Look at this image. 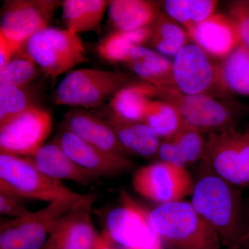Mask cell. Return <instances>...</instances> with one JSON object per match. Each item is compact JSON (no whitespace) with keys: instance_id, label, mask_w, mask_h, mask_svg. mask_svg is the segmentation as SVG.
I'll use <instances>...</instances> for the list:
<instances>
[{"instance_id":"e575fe53","label":"cell","mask_w":249,"mask_h":249,"mask_svg":"<svg viewBox=\"0 0 249 249\" xmlns=\"http://www.w3.org/2000/svg\"><path fill=\"white\" fill-rule=\"evenodd\" d=\"M17 52L6 37L0 33V69L4 67Z\"/></svg>"},{"instance_id":"8d00e7d4","label":"cell","mask_w":249,"mask_h":249,"mask_svg":"<svg viewBox=\"0 0 249 249\" xmlns=\"http://www.w3.org/2000/svg\"><path fill=\"white\" fill-rule=\"evenodd\" d=\"M245 224L247 235H246L245 243L249 240V202L245 208Z\"/></svg>"},{"instance_id":"4fadbf2b","label":"cell","mask_w":249,"mask_h":249,"mask_svg":"<svg viewBox=\"0 0 249 249\" xmlns=\"http://www.w3.org/2000/svg\"><path fill=\"white\" fill-rule=\"evenodd\" d=\"M174 87L185 94L208 95L211 90L223 88L218 65L196 44H187L173 62Z\"/></svg>"},{"instance_id":"3957f363","label":"cell","mask_w":249,"mask_h":249,"mask_svg":"<svg viewBox=\"0 0 249 249\" xmlns=\"http://www.w3.org/2000/svg\"><path fill=\"white\" fill-rule=\"evenodd\" d=\"M22 50L52 79L88 61L79 34L71 29L45 28L30 37Z\"/></svg>"},{"instance_id":"d590c367","label":"cell","mask_w":249,"mask_h":249,"mask_svg":"<svg viewBox=\"0 0 249 249\" xmlns=\"http://www.w3.org/2000/svg\"><path fill=\"white\" fill-rule=\"evenodd\" d=\"M92 249H117L112 245L110 241L108 240L103 234L98 233L94 245Z\"/></svg>"},{"instance_id":"8992f818","label":"cell","mask_w":249,"mask_h":249,"mask_svg":"<svg viewBox=\"0 0 249 249\" xmlns=\"http://www.w3.org/2000/svg\"><path fill=\"white\" fill-rule=\"evenodd\" d=\"M85 194L62 198L27 216L1 223L0 249H41L55 221L73 209Z\"/></svg>"},{"instance_id":"83f0119b","label":"cell","mask_w":249,"mask_h":249,"mask_svg":"<svg viewBox=\"0 0 249 249\" xmlns=\"http://www.w3.org/2000/svg\"><path fill=\"white\" fill-rule=\"evenodd\" d=\"M182 120L179 111L170 103L150 100L147 103L142 122L153 129L160 138L170 140Z\"/></svg>"},{"instance_id":"7402d4cb","label":"cell","mask_w":249,"mask_h":249,"mask_svg":"<svg viewBox=\"0 0 249 249\" xmlns=\"http://www.w3.org/2000/svg\"><path fill=\"white\" fill-rule=\"evenodd\" d=\"M107 0H65L62 1V18L67 29L80 33L101 31Z\"/></svg>"},{"instance_id":"5bb4252c","label":"cell","mask_w":249,"mask_h":249,"mask_svg":"<svg viewBox=\"0 0 249 249\" xmlns=\"http://www.w3.org/2000/svg\"><path fill=\"white\" fill-rule=\"evenodd\" d=\"M97 197L96 193H87L73 209L55 221L41 249H92L98 233L91 210Z\"/></svg>"},{"instance_id":"6da1fadb","label":"cell","mask_w":249,"mask_h":249,"mask_svg":"<svg viewBox=\"0 0 249 249\" xmlns=\"http://www.w3.org/2000/svg\"><path fill=\"white\" fill-rule=\"evenodd\" d=\"M195 183L191 204L212 227L226 249H237L245 243V207L237 186L209 167Z\"/></svg>"},{"instance_id":"cb8c5ba5","label":"cell","mask_w":249,"mask_h":249,"mask_svg":"<svg viewBox=\"0 0 249 249\" xmlns=\"http://www.w3.org/2000/svg\"><path fill=\"white\" fill-rule=\"evenodd\" d=\"M151 34L152 26L133 31H113L98 44V55L106 61L126 62L131 50L150 41Z\"/></svg>"},{"instance_id":"9c48e42d","label":"cell","mask_w":249,"mask_h":249,"mask_svg":"<svg viewBox=\"0 0 249 249\" xmlns=\"http://www.w3.org/2000/svg\"><path fill=\"white\" fill-rule=\"evenodd\" d=\"M155 97L178 109L183 120L204 130H225L231 128L235 109L208 95H188L175 88L155 87Z\"/></svg>"},{"instance_id":"ba28073f","label":"cell","mask_w":249,"mask_h":249,"mask_svg":"<svg viewBox=\"0 0 249 249\" xmlns=\"http://www.w3.org/2000/svg\"><path fill=\"white\" fill-rule=\"evenodd\" d=\"M210 169L235 186L249 185V134L232 127L213 132L204 158Z\"/></svg>"},{"instance_id":"f546056e","label":"cell","mask_w":249,"mask_h":249,"mask_svg":"<svg viewBox=\"0 0 249 249\" xmlns=\"http://www.w3.org/2000/svg\"><path fill=\"white\" fill-rule=\"evenodd\" d=\"M42 73L40 67L21 49L0 69V84L27 87Z\"/></svg>"},{"instance_id":"d4e9b609","label":"cell","mask_w":249,"mask_h":249,"mask_svg":"<svg viewBox=\"0 0 249 249\" xmlns=\"http://www.w3.org/2000/svg\"><path fill=\"white\" fill-rule=\"evenodd\" d=\"M218 67L224 89L249 96V50L245 45L236 47Z\"/></svg>"},{"instance_id":"603a6c76","label":"cell","mask_w":249,"mask_h":249,"mask_svg":"<svg viewBox=\"0 0 249 249\" xmlns=\"http://www.w3.org/2000/svg\"><path fill=\"white\" fill-rule=\"evenodd\" d=\"M155 96V86L134 83L121 90L109 101L111 115L121 120L142 122L147 105Z\"/></svg>"},{"instance_id":"484cf974","label":"cell","mask_w":249,"mask_h":249,"mask_svg":"<svg viewBox=\"0 0 249 249\" xmlns=\"http://www.w3.org/2000/svg\"><path fill=\"white\" fill-rule=\"evenodd\" d=\"M188 33L169 16L160 14L152 25L150 42L157 52L175 58L187 45Z\"/></svg>"},{"instance_id":"e0dca14e","label":"cell","mask_w":249,"mask_h":249,"mask_svg":"<svg viewBox=\"0 0 249 249\" xmlns=\"http://www.w3.org/2000/svg\"><path fill=\"white\" fill-rule=\"evenodd\" d=\"M187 33L208 55L223 60L241 44L235 23L221 14H214Z\"/></svg>"},{"instance_id":"f1b7e54d","label":"cell","mask_w":249,"mask_h":249,"mask_svg":"<svg viewBox=\"0 0 249 249\" xmlns=\"http://www.w3.org/2000/svg\"><path fill=\"white\" fill-rule=\"evenodd\" d=\"M37 106L35 96L27 86L0 84V127Z\"/></svg>"},{"instance_id":"30bf717a","label":"cell","mask_w":249,"mask_h":249,"mask_svg":"<svg viewBox=\"0 0 249 249\" xmlns=\"http://www.w3.org/2000/svg\"><path fill=\"white\" fill-rule=\"evenodd\" d=\"M62 1L54 0H13L5 3L0 33L17 52L34 34L49 27Z\"/></svg>"},{"instance_id":"4316f807","label":"cell","mask_w":249,"mask_h":249,"mask_svg":"<svg viewBox=\"0 0 249 249\" xmlns=\"http://www.w3.org/2000/svg\"><path fill=\"white\" fill-rule=\"evenodd\" d=\"M165 9L168 16L187 31L213 16L217 1L213 0H168Z\"/></svg>"},{"instance_id":"52a82bcc","label":"cell","mask_w":249,"mask_h":249,"mask_svg":"<svg viewBox=\"0 0 249 249\" xmlns=\"http://www.w3.org/2000/svg\"><path fill=\"white\" fill-rule=\"evenodd\" d=\"M119 200L121 206L111 210L106 216L103 235L124 249H164L149 222L147 210L124 189Z\"/></svg>"},{"instance_id":"7c38bea8","label":"cell","mask_w":249,"mask_h":249,"mask_svg":"<svg viewBox=\"0 0 249 249\" xmlns=\"http://www.w3.org/2000/svg\"><path fill=\"white\" fill-rule=\"evenodd\" d=\"M52 116L39 106L24 111L0 127L1 154L32 157L50 134Z\"/></svg>"},{"instance_id":"44dd1931","label":"cell","mask_w":249,"mask_h":249,"mask_svg":"<svg viewBox=\"0 0 249 249\" xmlns=\"http://www.w3.org/2000/svg\"><path fill=\"white\" fill-rule=\"evenodd\" d=\"M106 120L114 129L118 140L129 154L143 157L157 154L160 145V137L145 123L121 120L111 115Z\"/></svg>"},{"instance_id":"277c9868","label":"cell","mask_w":249,"mask_h":249,"mask_svg":"<svg viewBox=\"0 0 249 249\" xmlns=\"http://www.w3.org/2000/svg\"><path fill=\"white\" fill-rule=\"evenodd\" d=\"M0 193L49 202L78 194L37 170L30 157L5 154L0 155Z\"/></svg>"},{"instance_id":"d6986e66","label":"cell","mask_w":249,"mask_h":249,"mask_svg":"<svg viewBox=\"0 0 249 249\" xmlns=\"http://www.w3.org/2000/svg\"><path fill=\"white\" fill-rule=\"evenodd\" d=\"M126 63L145 83L158 88H175L173 62L158 52L137 46L131 50Z\"/></svg>"},{"instance_id":"f35d334b","label":"cell","mask_w":249,"mask_h":249,"mask_svg":"<svg viewBox=\"0 0 249 249\" xmlns=\"http://www.w3.org/2000/svg\"><path fill=\"white\" fill-rule=\"evenodd\" d=\"M248 133L249 134V132H248Z\"/></svg>"},{"instance_id":"d6a6232c","label":"cell","mask_w":249,"mask_h":249,"mask_svg":"<svg viewBox=\"0 0 249 249\" xmlns=\"http://www.w3.org/2000/svg\"><path fill=\"white\" fill-rule=\"evenodd\" d=\"M157 155L162 162L178 168H186V165L188 164L179 149L172 140H165L160 142Z\"/></svg>"},{"instance_id":"836d02e7","label":"cell","mask_w":249,"mask_h":249,"mask_svg":"<svg viewBox=\"0 0 249 249\" xmlns=\"http://www.w3.org/2000/svg\"><path fill=\"white\" fill-rule=\"evenodd\" d=\"M18 198L0 193V213L1 215L18 219L30 214L31 211L24 207Z\"/></svg>"},{"instance_id":"8fae6325","label":"cell","mask_w":249,"mask_h":249,"mask_svg":"<svg viewBox=\"0 0 249 249\" xmlns=\"http://www.w3.org/2000/svg\"><path fill=\"white\" fill-rule=\"evenodd\" d=\"M132 184L138 194L159 205L182 201L195 186L186 168L162 161L136 170Z\"/></svg>"},{"instance_id":"4dcf8cb0","label":"cell","mask_w":249,"mask_h":249,"mask_svg":"<svg viewBox=\"0 0 249 249\" xmlns=\"http://www.w3.org/2000/svg\"><path fill=\"white\" fill-rule=\"evenodd\" d=\"M172 142L178 147L188 163L204 158L206 142L200 129L182 120Z\"/></svg>"},{"instance_id":"ab89813d","label":"cell","mask_w":249,"mask_h":249,"mask_svg":"<svg viewBox=\"0 0 249 249\" xmlns=\"http://www.w3.org/2000/svg\"></svg>"},{"instance_id":"ac0fdd59","label":"cell","mask_w":249,"mask_h":249,"mask_svg":"<svg viewBox=\"0 0 249 249\" xmlns=\"http://www.w3.org/2000/svg\"><path fill=\"white\" fill-rule=\"evenodd\" d=\"M30 157L37 170L58 181L66 180L88 186L98 179L92 174L80 168L53 142L42 145Z\"/></svg>"},{"instance_id":"ffe728a7","label":"cell","mask_w":249,"mask_h":249,"mask_svg":"<svg viewBox=\"0 0 249 249\" xmlns=\"http://www.w3.org/2000/svg\"><path fill=\"white\" fill-rule=\"evenodd\" d=\"M109 21L115 31H129L150 27L160 16L157 6L144 0H111Z\"/></svg>"},{"instance_id":"1f68e13d","label":"cell","mask_w":249,"mask_h":249,"mask_svg":"<svg viewBox=\"0 0 249 249\" xmlns=\"http://www.w3.org/2000/svg\"><path fill=\"white\" fill-rule=\"evenodd\" d=\"M230 14V19L238 31L241 43L249 50V3H236L231 9Z\"/></svg>"},{"instance_id":"9a60e30c","label":"cell","mask_w":249,"mask_h":249,"mask_svg":"<svg viewBox=\"0 0 249 249\" xmlns=\"http://www.w3.org/2000/svg\"><path fill=\"white\" fill-rule=\"evenodd\" d=\"M52 142L80 168L98 178H115L135 168V164L129 158L103 151L67 131L61 130Z\"/></svg>"},{"instance_id":"7a4b0ae2","label":"cell","mask_w":249,"mask_h":249,"mask_svg":"<svg viewBox=\"0 0 249 249\" xmlns=\"http://www.w3.org/2000/svg\"><path fill=\"white\" fill-rule=\"evenodd\" d=\"M149 222L169 249H221L222 242L191 203L178 201L147 211Z\"/></svg>"},{"instance_id":"2e32d148","label":"cell","mask_w":249,"mask_h":249,"mask_svg":"<svg viewBox=\"0 0 249 249\" xmlns=\"http://www.w3.org/2000/svg\"><path fill=\"white\" fill-rule=\"evenodd\" d=\"M60 127L62 131L71 132L107 153L127 158L130 155L118 140L109 122L89 111L71 109L64 116Z\"/></svg>"},{"instance_id":"5b68a950","label":"cell","mask_w":249,"mask_h":249,"mask_svg":"<svg viewBox=\"0 0 249 249\" xmlns=\"http://www.w3.org/2000/svg\"><path fill=\"white\" fill-rule=\"evenodd\" d=\"M132 84L119 72L83 68L67 73L55 90V104L95 108L110 101L118 92Z\"/></svg>"},{"instance_id":"74e56055","label":"cell","mask_w":249,"mask_h":249,"mask_svg":"<svg viewBox=\"0 0 249 249\" xmlns=\"http://www.w3.org/2000/svg\"><path fill=\"white\" fill-rule=\"evenodd\" d=\"M237 249H249V240Z\"/></svg>"}]
</instances>
